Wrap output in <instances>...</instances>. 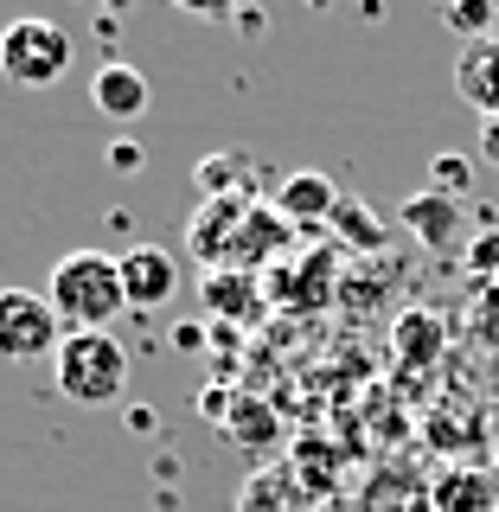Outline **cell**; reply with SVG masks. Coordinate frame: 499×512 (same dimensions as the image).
<instances>
[{"label":"cell","instance_id":"obj_1","mask_svg":"<svg viewBox=\"0 0 499 512\" xmlns=\"http://www.w3.org/2000/svg\"><path fill=\"white\" fill-rule=\"evenodd\" d=\"M45 301L64 320V333H109V320L128 308L122 295V263L109 250H71L58 256L52 282H45Z\"/></svg>","mask_w":499,"mask_h":512},{"label":"cell","instance_id":"obj_2","mask_svg":"<svg viewBox=\"0 0 499 512\" xmlns=\"http://www.w3.org/2000/svg\"><path fill=\"white\" fill-rule=\"evenodd\" d=\"M52 378L77 410H103L128 391V346L116 333H64Z\"/></svg>","mask_w":499,"mask_h":512},{"label":"cell","instance_id":"obj_3","mask_svg":"<svg viewBox=\"0 0 499 512\" xmlns=\"http://www.w3.org/2000/svg\"><path fill=\"white\" fill-rule=\"evenodd\" d=\"M71 32L58 20H39V13H26V20H13L0 32V77L20 90H45L58 84L64 71H71Z\"/></svg>","mask_w":499,"mask_h":512},{"label":"cell","instance_id":"obj_4","mask_svg":"<svg viewBox=\"0 0 499 512\" xmlns=\"http://www.w3.org/2000/svg\"><path fill=\"white\" fill-rule=\"evenodd\" d=\"M64 346V320L52 314V301L32 288H0V359L32 365V359H58Z\"/></svg>","mask_w":499,"mask_h":512},{"label":"cell","instance_id":"obj_5","mask_svg":"<svg viewBox=\"0 0 499 512\" xmlns=\"http://www.w3.org/2000/svg\"><path fill=\"white\" fill-rule=\"evenodd\" d=\"M116 263H122V295H128L135 314L167 308V301L180 295V256L167 244H135V250H122Z\"/></svg>","mask_w":499,"mask_h":512},{"label":"cell","instance_id":"obj_6","mask_svg":"<svg viewBox=\"0 0 499 512\" xmlns=\"http://www.w3.org/2000/svg\"><path fill=\"white\" fill-rule=\"evenodd\" d=\"M397 218H404V231L429 256H448V250L461 244V231H468V199H448V192H416V199L397 205Z\"/></svg>","mask_w":499,"mask_h":512},{"label":"cell","instance_id":"obj_7","mask_svg":"<svg viewBox=\"0 0 499 512\" xmlns=\"http://www.w3.org/2000/svg\"><path fill=\"white\" fill-rule=\"evenodd\" d=\"M148 96H154L148 77H141L135 64H122V58H109L103 71L90 77V103L103 109L109 122H141V116H148Z\"/></svg>","mask_w":499,"mask_h":512},{"label":"cell","instance_id":"obj_8","mask_svg":"<svg viewBox=\"0 0 499 512\" xmlns=\"http://www.w3.org/2000/svg\"><path fill=\"white\" fill-rule=\"evenodd\" d=\"M455 90H461L468 109H480V122L499 116V32L493 39H474L468 52L455 58Z\"/></svg>","mask_w":499,"mask_h":512},{"label":"cell","instance_id":"obj_9","mask_svg":"<svg viewBox=\"0 0 499 512\" xmlns=\"http://www.w3.org/2000/svg\"><path fill=\"white\" fill-rule=\"evenodd\" d=\"M333 205H340V186L327 173H288L276 186V218L282 224H327Z\"/></svg>","mask_w":499,"mask_h":512},{"label":"cell","instance_id":"obj_10","mask_svg":"<svg viewBox=\"0 0 499 512\" xmlns=\"http://www.w3.org/2000/svg\"><path fill=\"white\" fill-rule=\"evenodd\" d=\"M333 231H340V237H352V244H359V250H384V237H391V231H384V224L372 218V212H365V199H340V205H333Z\"/></svg>","mask_w":499,"mask_h":512},{"label":"cell","instance_id":"obj_11","mask_svg":"<svg viewBox=\"0 0 499 512\" xmlns=\"http://www.w3.org/2000/svg\"><path fill=\"white\" fill-rule=\"evenodd\" d=\"M442 26L461 32V39H493L499 32V7H487V0H455V7H442Z\"/></svg>","mask_w":499,"mask_h":512},{"label":"cell","instance_id":"obj_12","mask_svg":"<svg viewBox=\"0 0 499 512\" xmlns=\"http://www.w3.org/2000/svg\"><path fill=\"white\" fill-rule=\"evenodd\" d=\"M468 186H474V160L468 154H436L429 160V192H448V199H468Z\"/></svg>","mask_w":499,"mask_h":512},{"label":"cell","instance_id":"obj_13","mask_svg":"<svg viewBox=\"0 0 499 512\" xmlns=\"http://www.w3.org/2000/svg\"><path fill=\"white\" fill-rule=\"evenodd\" d=\"M474 340L499 359V276L474 288Z\"/></svg>","mask_w":499,"mask_h":512},{"label":"cell","instance_id":"obj_14","mask_svg":"<svg viewBox=\"0 0 499 512\" xmlns=\"http://www.w3.org/2000/svg\"><path fill=\"white\" fill-rule=\"evenodd\" d=\"M244 173H250V160L237 154V148H224L218 160H205V167H199V186H205V192H224L231 180H244Z\"/></svg>","mask_w":499,"mask_h":512},{"label":"cell","instance_id":"obj_15","mask_svg":"<svg viewBox=\"0 0 499 512\" xmlns=\"http://www.w3.org/2000/svg\"><path fill=\"white\" fill-rule=\"evenodd\" d=\"M468 276L474 282H493L499 276V231H474L468 237Z\"/></svg>","mask_w":499,"mask_h":512},{"label":"cell","instance_id":"obj_16","mask_svg":"<svg viewBox=\"0 0 499 512\" xmlns=\"http://www.w3.org/2000/svg\"><path fill=\"white\" fill-rule=\"evenodd\" d=\"M109 167H116V173H141V167H148L141 141H116V148H109Z\"/></svg>","mask_w":499,"mask_h":512},{"label":"cell","instance_id":"obj_17","mask_svg":"<svg viewBox=\"0 0 499 512\" xmlns=\"http://www.w3.org/2000/svg\"><path fill=\"white\" fill-rule=\"evenodd\" d=\"M480 160H487V167H499V116L480 122Z\"/></svg>","mask_w":499,"mask_h":512},{"label":"cell","instance_id":"obj_18","mask_svg":"<svg viewBox=\"0 0 499 512\" xmlns=\"http://www.w3.org/2000/svg\"><path fill=\"white\" fill-rule=\"evenodd\" d=\"M231 26H237V32H263V13H256V7H250V13H231Z\"/></svg>","mask_w":499,"mask_h":512}]
</instances>
